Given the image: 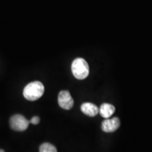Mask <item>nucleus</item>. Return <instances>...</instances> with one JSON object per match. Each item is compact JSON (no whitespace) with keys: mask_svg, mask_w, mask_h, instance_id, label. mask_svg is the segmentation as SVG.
<instances>
[{"mask_svg":"<svg viewBox=\"0 0 152 152\" xmlns=\"http://www.w3.org/2000/svg\"><path fill=\"white\" fill-rule=\"evenodd\" d=\"M115 111V107L112 104L104 103L99 108V113L104 118H109Z\"/></svg>","mask_w":152,"mask_h":152,"instance_id":"obj_7","label":"nucleus"},{"mask_svg":"<svg viewBox=\"0 0 152 152\" xmlns=\"http://www.w3.org/2000/svg\"><path fill=\"white\" fill-rule=\"evenodd\" d=\"M58 103L61 108L65 110H70L73 106L74 101L68 91L64 90L59 92Z\"/></svg>","mask_w":152,"mask_h":152,"instance_id":"obj_4","label":"nucleus"},{"mask_svg":"<svg viewBox=\"0 0 152 152\" xmlns=\"http://www.w3.org/2000/svg\"><path fill=\"white\" fill-rule=\"evenodd\" d=\"M0 152H4V151L3 149H0Z\"/></svg>","mask_w":152,"mask_h":152,"instance_id":"obj_10","label":"nucleus"},{"mask_svg":"<svg viewBox=\"0 0 152 152\" xmlns=\"http://www.w3.org/2000/svg\"><path fill=\"white\" fill-rule=\"evenodd\" d=\"M121 125L118 118H106L102 123V129L105 132H113L118 130Z\"/></svg>","mask_w":152,"mask_h":152,"instance_id":"obj_5","label":"nucleus"},{"mask_svg":"<svg viewBox=\"0 0 152 152\" xmlns=\"http://www.w3.org/2000/svg\"><path fill=\"white\" fill-rule=\"evenodd\" d=\"M29 123L30 121L20 114L13 115L10 119V126L15 131H25L28 128Z\"/></svg>","mask_w":152,"mask_h":152,"instance_id":"obj_3","label":"nucleus"},{"mask_svg":"<svg viewBox=\"0 0 152 152\" xmlns=\"http://www.w3.org/2000/svg\"><path fill=\"white\" fill-rule=\"evenodd\" d=\"M40 121V119H39V117L37 116H34L33 118H32V119L30 121V123H31L33 125H37L38 123H39Z\"/></svg>","mask_w":152,"mask_h":152,"instance_id":"obj_9","label":"nucleus"},{"mask_svg":"<svg viewBox=\"0 0 152 152\" xmlns=\"http://www.w3.org/2000/svg\"><path fill=\"white\" fill-rule=\"evenodd\" d=\"M81 111L86 115L90 117L96 116L99 113V109L94 104L86 102L82 104Z\"/></svg>","mask_w":152,"mask_h":152,"instance_id":"obj_6","label":"nucleus"},{"mask_svg":"<svg viewBox=\"0 0 152 152\" xmlns=\"http://www.w3.org/2000/svg\"><path fill=\"white\" fill-rule=\"evenodd\" d=\"M71 70L74 77L78 80L85 79L90 73L88 64L84 58H77L73 61Z\"/></svg>","mask_w":152,"mask_h":152,"instance_id":"obj_2","label":"nucleus"},{"mask_svg":"<svg viewBox=\"0 0 152 152\" xmlns=\"http://www.w3.org/2000/svg\"><path fill=\"white\" fill-rule=\"evenodd\" d=\"M39 152H57V149L52 144L43 143L39 147Z\"/></svg>","mask_w":152,"mask_h":152,"instance_id":"obj_8","label":"nucleus"},{"mask_svg":"<svg viewBox=\"0 0 152 152\" xmlns=\"http://www.w3.org/2000/svg\"><path fill=\"white\" fill-rule=\"evenodd\" d=\"M45 92V87L41 82L35 81L25 87L23 96L27 100L35 101L39 99Z\"/></svg>","mask_w":152,"mask_h":152,"instance_id":"obj_1","label":"nucleus"}]
</instances>
